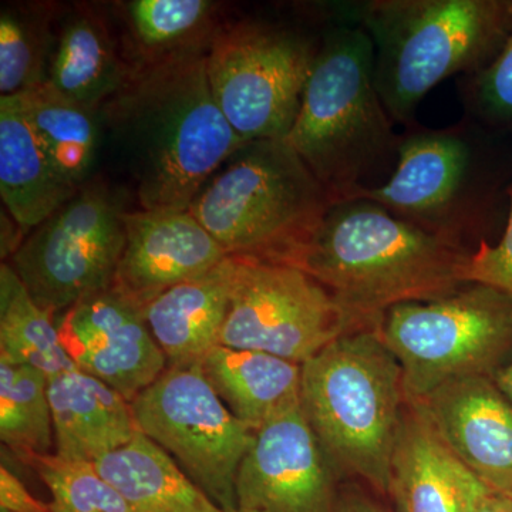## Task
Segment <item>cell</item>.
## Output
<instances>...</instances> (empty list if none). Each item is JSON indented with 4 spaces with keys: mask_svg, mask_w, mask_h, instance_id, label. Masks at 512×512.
Returning a JSON list of instances; mask_svg holds the SVG:
<instances>
[{
    "mask_svg": "<svg viewBox=\"0 0 512 512\" xmlns=\"http://www.w3.org/2000/svg\"><path fill=\"white\" fill-rule=\"evenodd\" d=\"M208 47L141 57L126 86L100 109L136 181L141 210H190L247 144L211 92Z\"/></svg>",
    "mask_w": 512,
    "mask_h": 512,
    "instance_id": "1",
    "label": "cell"
},
{
    "mask_svg": "<svg viewBox=\"0 0 512 512\" xmlns=\"http://www.w3.org/2000/svg\"><path fill=\"white\" fill-rule=\"evenodd\" d=\"M471 252L394 217L366 198L330 205L295 266L357 318L377 326L384 312L456 292Z\"/></svg>",
    "mask_w": 512,
    "mask_h": 512,
    "instance_id": "2",
    "label": "cell"
},
{
    "mask_svg": "<svg viewBox=\"0 0 512 512\" xmlns=\"http://www.w3.org/2000/svg\"><path fill=\"white\" fill-rule=\"evenodd\" d=\"M375 46L338 16L326 26L286 144L333 202L382 187L399 160L400 134L377 93Z\"/></svg>",
    "mask_w": 512,
    "mask_h": 512,
    "instance_id": "3",
    "label": "cell"
},
{
    "mask_svg": "<svg viewBox=\"0 0 512 512\" xmlns=\"http://www.w3.org/2000/svg\"><path fill=\"white\" fill-rule=\"evenodd\" d=\"M336 16L375 46L377 93L394 124H416L424 97L444 80L493 62L512 33V0H345Z\"/></svg>",
    "mask_w": 512,
    "mask_h": 512,
    "instance_id": "4",
    "label": "cell"
},
{
    "mask_svg": "<svg viewBox=\"0 0 512 512\" xmlns=\"http://www.w3.org/2000/svg\"><path fill=\"white\" fill-rule=\"evenodd\" d=\"M495 128L464 119L444 128L419 124L400 134L392 177L360 198L375 201L453 247L473 252L500 222L512 171L495 148Z\"/></svg>",
    "mask_w": 512,
    "mask_h": 512,
    "instance_id": "5",
    "label": "cell"
},
{
    "mask_svg": "<svg viewBox=\"0 0 512 512\" xmlns=\"http://www.w3.org/2000/svg\"><path fill=\"white\" fill-rule=\"evenodd\" d=\"M404 404L402 366L377 326L340 336L302 365L301 407L333 470L384 495Z\"/></svg>",
    "mask_w": 512,
    "mask_h": 512,
    "instance_id": "6",
    "label": "cell"
},
{
    "mask_svg": "<svg viewBox=\"0 0 512 512\" xmlns=\"http://www.w3.org/2000/svg\"><path fill=\"white\" fill-rule=\"evenodd\" d=\"M332 204L285 140H256L222 165L190 211L228 256L295 266Z\"/></svg>",
    "mask_w": 512,
    "mask_h": 512,
    "instance_id": "7",
    "label": "cell"
},
{
    "mask_svg": "<svg viewBox=\"0 0 512 512\" xmlns=\"http://www.w3.org/2000/svg\"><path fill=\"white\" fill-rule=\"evenodd\" d=\"M402 366L406 400L470 376H491L512 352V299L491 286L467 284L429 302L384 312L377 326Z\"/></svg>",
    "mask_w": 512,
    "mask_h": 512,
    "instance_id": "8",
    "label": "cell"
},
{
    "mask_svg": "<svg viewBox=\"0 0 512 512\" xmlns=\"http://www.w3.org/2000/svg\"><path fill=\"white\" fill-rule=\"evenodd\" d=\"M326 26L309 33L274 20L244 19L215 30L208 47V80L218 107L242 140L288 136Z\"/></svg>",
    "mask_w": 512,
    "mask_h": 512,
    "instance_id": "9",
    "label": "cell"
},
{
    "mask_svg": "<svg viewBox=\"0 0 512 512\" xmlns=\"http://www.w3.org/2000/svg\"><path fill=\"white\" fill-rule=\"evenodd\" d=\"M126 210L101 183L83 185L23 239L9 265L50 315L113 286L126 244Z\"/></svg>",
    "mask_w": 512,
    "mask_h": 512,
    "instance_id": "10",
    "label": "cell"
},
{
    "mask_svg": "<svg viewBox=\"0 0 512 512\" xmlns=\"http://www.w3.org/2000/svg\"><path fill=\"white\" fill-rule=\"evenodd\" d=\"M131 404L140 433L174 458L221 510L237 508V476L255 431L214 392L201 363L167 366Z\"/></svg>",
    "mask_w": 512,
    "mask_h": 512,
    "instance_id": "11",
    "label": "cell"
},
{
    "mask_svg": "<svg viewBox=\"0 0 512 512\" xmlns=\"http://www.w3.org/2000/svg\"><path fill=\"white\" fill-rule=\"evenodd\" d=\"M366 328L375 326L298 266L237 258L220 345L303 365L340 336Z\"/></svg>",
    "mask_w": 512,
    "mask_h": 512,
    "instance_id": "12",
    "label": "cell"
},
{
    "mask_svg": "<svg viewBox=\"0 0 512 512\" xmlns=\"http://www.w3.org/2000/svg\"><path fill=\"white\" fill-rule=\"evenodd\" d=\"M333 467L301 403L254 433L237 476V508L251 512H333Z\"/></svg>",
    "mask_w": 512,
    "mask_h": 512,
    "instance_id": "13",
    "label": "cell"
},
{
    "mask_svg": "<svg viewBox=\"0 0 512 512\" xmlns=\"http://www.w3.org/2000/svg\"><path fill=\"white\" fill-rule=\"evenodd\" d=\"M55 322L74 366L130 403L167 369L143 311L113 288L77 302Z\"/></svg>",
    "mask_w": 512,
    "mask_h": 512,
    "instance_id": "14",
    "label": "cell"
},
{
    "mask_svg": "<svg viewBox=\"0 0 512 512\" xmlns=\"http://www.w3.org/2000/svg\"><path fill=\"white\" fill-rule=\"evenodd\" d=\"M124 222L126 244L111 288L143 312L161 293L228 258L190 210L127 211Z\"/></svg>",
    "mask_w": 512,
    "mask_h": 512,
    "instance_id": "15",
    "label": "cell"
},
{
    "mask_svg": "<svg viewBox=\"0 0 512 512\" xmlns=\"http://www.w3.org/2000/svg\"><path fill=\"white\" fill-rule=\"evenodd\" d=\"M410 403L485 487L503 494L512 490V402L493 377L453 380Z\"/></svg>",
    "mask_w": 512,
    "mask_h": 512,
    "instance_id": "16",
    "label": "cell"
},
{
    "mask_svg": "<svg viewBox=\"0 0 512 512\" xmlns=\"http://www.w3.org/2000/svg\"><path fill=\"white\" fill-rule=\"evenodd\" d=\"M485 485L437 436L416 404H404L389 494L397 512H477Z\"/></svg>",
    "mask_w": 512,
    "mask_h": 512,
    "instance_id": "17",
    "label": "cell"
},
{
    "mask_svg": "<svg viewBox=\"0 0 512 512\" xmlns=\"http://www.w3.org/2000/svg\"><path fill=\"white\" fill-rule=\"evenodd\" d=\"M237 258L228 256L200 276L175 285L144 309L148 329L168 366L201 363L220 345Z\"/></svg>",
    "mask_w": 512,
    "mask_h": 512,
    "instance_id": "18",
    "label": "cell"
},
{
    "mask_svg": "<svg viewBox=\"0 0 512 512\" xmlns=\"http://www.w3.org/2000/svg\"><path fill=\"white\" fill-rule=\"evenodd\" d=\"M56 454L96 463L137 434L131 404L82 370H66L47 382Z\"/></svg>",
    "mask_w": 512,
    "mask_h": 512,
    "instance_id": "19",
    "label": "cell"
},
{
    "mask_svg": "<svg viewBox=\"0 0 512 512\" xmlns=\"http://www.w3.org/2000/svg\"><path fill=\"white\" fill-rule=\"evenodd\" d=\"M79 190L47 157L18 97H0V195L25 238Z\"/></svg>",
    "mask_w": 512,
    "mask_h": 512,
    "instance_id": "20",
    "label": "cell"
},
{
    "mask_svg": "<svg viewBox=\"0 0 512 512\" xmlns=\"http://www.w3.org/2000/svg\"><path fill=\"white\" fill-rule=\"evenodd\" d=\"M133 69L121 57L103 18L84 6L60 25L47 83L66 99L100 111L126 86Z\"/></svg>",
    "mask_w": 512,
    "mask_h": 512,
    "instance_id": "21",
    "label": "cell"
},
{
    "mask_svg": "<svg viewBox=\"0 0 512 512\" xmlns=\"http://www.w3.org/2000/svg\"><path fill=\"white\" fill-rule=\"evenodd\" d=\"M201 369L229 412L252 431L301 403L302 365L291 360L217 345Z\"/></svg>",
    "mask_w": 512,
    "mask_h": 512,
    "instance_id": "22",
    "label": "cell"
},
{
    "mask_svg": "<svg viewBox=\"0 0 512 512\" xmlns=\"http://www.w3.org/2000/svg\"><path fill=\"white\" fill-rule=\"evenodd\" d=\"M94 464L134 512H225L140 431Z\"/></svg>",
    "mask_w": 512,
    "mask_h": 512,
    "instance_id": "23",
    "label": "cell"
},
{
    "mask_svg": "<svg viewBox=\"0 0 512 512\" xmlns=\"http://www.w3.org/2000/svg\"><path fill=\"white\" fill-rule=\"evenodd\" d=\"M16 97L56 170L76 187L86 185L99 154L103 131L100 111L66 99L47 82Z\"/></svg>",
    "mask_w": 512,
    "mask_h": 512,
    "instance_id": "24",
    "label": "cell"
},
{
    "mask_svg": "<svg viewBox=\"0 0 512 512\" xmlns=\"http://www.w3.org/2000/svg\"><path fill=\"white\" fill-rule=\"evenodd\" d=\"M0 357L52 377L74 369L55 316L32 298L9 264L0 266Z\"/></svg>",
    "mask_w": 512,
    "mask_h": 512,
    "instance_id": "25",
    "label": "cell"
},
{
    "mask_svg": "<svg viewBox=\"0 0 512 512\" xmlns=\"http://www.w3.org/2000/svg\"><path fill=\"white\" fill-rule=\"evenodd\" d=\"M42 370L0 357V440L25 463L50 454L55 430Z\"/></svg>",
    "mask_w": 512,
    "mask_h": 512,
    "instance_id": "26",
    "label": "cell"
},
{
    "mask_svg": "<svg viewBox=\"0 0 512 512\" xmlns=\"http://www.w3.org/2000/svg\"><path fill=\"white\" fill-rule=\"evenodd\" d=\"M53 6H3L0 12V94L16 96L47 82L57 35Z\"/></svg>",
    "mask_w": 512,
    "mask_h": 512,
    "instance_id": "27",
    "label": "cell"
},
{
    "mask_svg": "<svg viewBox=\"0 0 512 512\" xmlns=\"http://www.w3.org/2000/svg\"><path fill=\"white\" fill-rule=\"evenodd\" d=\"M214 3L208 0H133L128 19L141 57L170 55L192 47L210 45Z\"/></svg>",
    "mask_w": 512,
    "mask_h": 512,
    "instance_id": "28",
    "label": "cell"
},
{
    "mask_svg": "<svg viewBox=\"0 0 512 512\" xmlns=\"http://www.w3.org/2000/svg\"><path fill=\"white\" fill-rule=\"evenodd\" d=\"M25 463L35 468L49 488L53 512H134L90 461L50 453L30 457Z\"/></svg>",
    "mask_w": 512,
    "mask_h": 512,
    "instance_id": "29",
    "label": "cell"
},
{
    "mask_svg": "<svg viewBox=\"0 0 512 512\" xmlns=\"http://www.w3.org/2000/svg\"><path fill=\"white\" fill-rule=\"evenodd\" d=\"M458 93L468 119L497 130L512 128V33L493 62L458 79Z\"/></svg>",
    "mask_w": 512,
    "mask_h": 512,
    "instance_id": "30",
    "label": "cell"
},
{
    "mask_svg": "<svg viewBox=\"0 0 512 512\" xmlns=\"http://www.w3.org/2000/svg\"><path fill=\"white\" fill-rule=\"evenodd\" d=\"M466 284L491 286L512 299V183L508 188V215L497 242L483 241L464 266Z\"/></svg>",
    "mask_w": 512,
    "mask_h": 512,
    "instance_id": "31",
    "label": "cell"
},
{
    "mask_svg": "<svg viewBox=\"0 0 512 512\" xmlns=\"http://www.w3.org/2000/svg\"><path fill=\"white\" fill-rule=\"evenodd\" d=\"M0 512H53L50 504L37 500L3 461L0 466Z\"/></svg>",
    "mask_w": 512,
    "mask_h": 512,
    "instance_id": "32",
    "label": "cell"
},
{
    "mask_svg": "<svg viewBox=\"0 0 512 512\" xmlns=\"http://www.w3.org/2000/svg\"><path fill=\"white\" fill-rule=\"evenodd\" d=\"M333 512H387L382 505L370 500L366 495L359 493H346L336 498Z\"/></svg>",
    "mask_w": 512,
    "mask_h": 512,
    "instance_id": "33",
    "label": "cell"
},
{
    "mask_svg": "<svg viewBox=\"0 0 512 512\" xmlns=\"http://www.w3.org/2000/svg\"><path fill=\"white\" fill-rule=\"evenodd\" d=\"M477 512H512V500L508 495L485 488L478 501Z\"/></svg>",
    "mask_w": 512,
    "mask_h": 512,
    "instance_id": "34",
    "label": "cell"
},
{
    "mask_svg": "<svg viewBox=\"0 0 512 512\" xmlns=\"http://www.w3.org/2000/svg\"><path fill=\"white\" fill-rule=\"evenodd\" d=\"M493 380L498 389L512 402V352L507 362L494 373Z\"/></svg>",
    "mask_w": 512,
    "mask_h": 512,
    "instance_id": "35",
    "label": "cell"
},
{
    "mask_svg": "<svg viewBox=\"0 0 512 512\" xmlns=\"http://www.w3.org/2000/svg\"><path fill=\"white\" fill-rule=\"evenodd\" d=\"M225 512H251V511H244V510H238V508H235V510H229Z\"/></svg>",
    "mask_w": 512,
    "mask_h": 512,
    "instance_id": "36",
    "label": "cell"
},
{
    "mask_svg": "<svg viewBox=\"0 0 512 512\" xmlns=\"http://www.w3.org/2000/svg\"><path fill=\"white\" fill-rule=\"evenodd\" d=\"M505 495H508V497H510V498H511V500H512V490H511V491H508V493H507V494H505Z\"/></svg>",
    "mask_w": 512,
    "mask_h": 512,
    "instance_id": "37",
    "label": "cell"
}]
</instances>
